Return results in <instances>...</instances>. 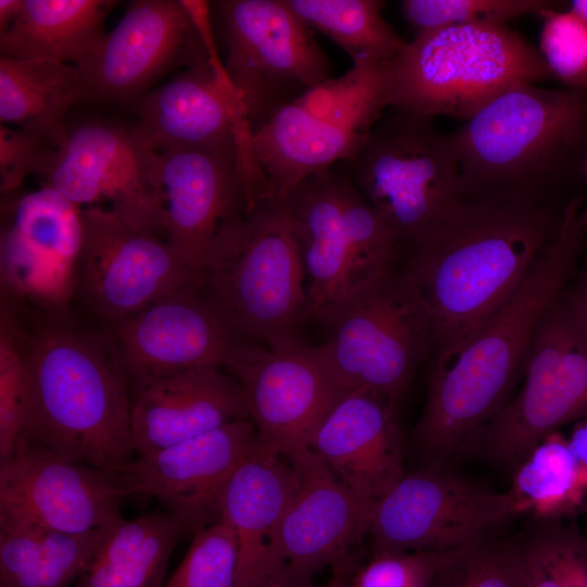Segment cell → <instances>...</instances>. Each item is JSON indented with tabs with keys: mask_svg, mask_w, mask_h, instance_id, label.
I'll return each mask as SVG.
<instances>
[{
	"mask_svg": "<svg viewBox=\"0 0 587 587\" xmlns=\"http://www.w3.org/2000/svg\"><path fill=\"white\" fill-rule=\"evenodd\" d=\"M586 246L587 202L574 193L558 232L512 295L470 336L437 352L413 429L427 465L451 469L473 453L484 427L510 399L535 333L576 275Z\"/></svg>",
	"mask_w": 587,
	"mask_h": 587,
	"instance_id": "6da1fadb",
	"label": "cell"
},
{
	"mask_svg": "<svg viewBox=\"0 0 587 587\" xmlns=\"http://www.w3.org/2000/svg\"><path fill=\"white\" fill-rule=\"evenodd\" d=\"M13 307L27 375L22 436L64 460L127 476L133 399L111 332L71 310Z\"/></svg>",
	"mask_w": 587,
	"mask_h": 587,
	"instance_id": "7a4b0ae2",
	"label": "cell"
},
{
	"mask_svg": "<svg viewBox=\"0 0 587 587\" xmlns=\"http://www.w3.org/2000/svg\"><path fill=\"white\" fill-rule=\"evenodd\" d=\"M567 200L465 196L435 236L403 253L437 352L470 336L512 295L558 232Z\"/></svg>",
	"mask_w": 587,
	"mask_h": 587,
	"instance_id": "3957f363",
	"label": "cell"
},
{
	"mask_svg": "<svg viewBox=\"0 0 587 587\" xmlns=\"http://www.w3.org/2000/svg\"><path fill=\"white\" fill-rule=\"evenodd\" d=\"M450 135L465 196L561 200L587 174V85H516Z\"/></svg>",
	"mask_w": 587,
	"mask_h": 587,
	"instance_id": "277c9868",
	"label": "cell"
},
{
	"mask_svg": "<svg viewBox=\"0 0 587 587\" xmlns=\"http://www.w3.org/2000/svg\"><path fill=\"white\" fill-rule=\"evenodd\" d=\"M199 287L241 339L271 350L303 345L304 274L285 197L260 200L211 249Z\"/></svg>",
	"mask_w": 587,
	"mask_h": 587,
	"instance_id": "5b68a950",
	"label": "cell"
},
{
	"mask_svg": "<svg viewBox=\"0 0 587 587\" xmlns=\"http://www.w3.org/2000/svg\"><path fill=\"white\" fill-rule=\"evenodd\" d=\"M552 77L538 48L507 24L441 26L417 32L389 61V104L465 121L509 88Z\"/></svg>",
	"mask_w": 587,
	"mask_h": 587,
	"instance_id": "8992f818",
	"label": "cell"
},
{
	"mask_svg": "<svg viewBox=\"0 0 587 587\" xmlns=\"http://www.w3.org/2000/svg\"><path fill=\"white\" fill-rule=\"evenodd\" d=\"M348 165L402 253L435 236L465 197L451 135L433 117L397 110L383 115Z\"/></svg>",
	"mask_w": 587,
	"mask_h": 587,
	"instance_id": "52a82bcc",
	"label": "cell"
},
{
	"mask_svg": "<svg viewBox=\"0 0 587 587\" xmlns=\"http://www.w3.org/2000/svg\"><path fill=\"white\" fill-rule=\"evenodd\" d=\"M315 346L336 385L398 401L434 347L426 311L402 267L365 284L321 321Z\"/></svg>",
	"mask_w": 587,
	"mask_h": 587,
	"instance_id": "ba28073f",
	"label": "cell"
},
{
	"mask_svg": "<svg viewBox=\"0 0 587 587\" xmlns=\"http://www.w3.org/2000/svg\"><path fill=\"white\" fill-rule=\"evenodd\" d=\"M519 392L482 430L473 453L513 472L549 436L587 419V327L561 295L545 313Z\"/></svg>",
	"mask_w": 587,
	"mask_h": 587,
	"instance_id": "9c48e42d",
	"label": "cell"
},
{
	"mask_svg": "<svg viewBox=\"0 0 587 587\" xmlns=\"http://www.w3.org/2000/svg\"><path fill=\"white\" fill-rule=\"evenodd\" d=\"M225 45V68L251 133L309 89L332 78V65L284 0L211 3Z\"/></svg>",
	"mask_w": 587,
	"mask_h": 587,
	"instance_id": "30bf717a",
	"label": "cell"
},
{
	"mask_svg": "<svg viewBox=\"0 0 587 587\" xmlns=\"http://www.w3.org/2000/svg\"><path fill=\"white\" fill-rule=\"evenodd\" d=\"M519 514L513 494L494 491L452 469L405 473L373 508L372 554L453 551L494 537Z\"/></svg>",
	"mask_w": 587,
	"mask_h": 587,
	"instance_id": "8fae6325",
	"label": "cell"
},
{
	"mask_svg": "<svg viewBox=\"0 0 587 587\" xmlns=\"http://www.w3.org/2000/svg\"><path fill=\"white\" fill-rule=\"evenodd\" d=\"M85 242L82 209L48 184L1 197V301L72 310Z\"/></svg>",
	"mask_w": 587,
	"mask_h": 587,
	"instance_id": "7c38bea8",
	"label": "cell"
},
{
	"mask_svg": "<svg viewBox=\"0 0 587 587\" xmlns=\"http://www.w3.org/2000/svg\"><path fill=\"white\" fill-rule=\"evenodd\" d=\"M82 212L85 242L73 304L88 323L111 332L153 301L199 283L164 237L102 210Z\"/></svg>",
	"mask_w": 587,
	"mask_h": 587,
	"instance_id": "4fadbf2b",
	"label": "cell"
},
{
	"mask_svg": "<svg viewBox=\"0 0 587 587\" xmlns=\"http://www.w3.org/2000/svg\"><path fill=\"white\" fill-rule=\"evenodd\" d=\"M46 178L82 210H102L133 228L164 237L158 152L134 125L89 121L68 129Z\"/></svg>",
	"mask_w": 587,
	"mask_h": 587,
	"instance_id": "5bb4252c",
	"label": "cell"
},
{
	"mask_svg": "<svg viewBox=\"0 0 587 587\" xmlns=\"http://www.w3.org/2000/svg\"><path fill=\"white\" fill-rule=\"evenodd\" d=\"M140 494L129 476L64 460L23 436L0 459V511L61 533L113 529L122 502Z\"/></svg>",
	"mask_w": 587,
	"mask_h": 587,
	"instance_id": "9a60e30c",
	"label": "cell"
},
{
	"mask_svg": "<svg viewBox=\"0 0 587 587\" xmlns=\"http://www.w3.org/2000/svg\"><path fill=\"white\" fill-rule=\"evenodd\" d=\"M182 0L132 1L110 33L79 63V100L135 102L177 66L207 60Z\"/></svg>",
	"mask_w": 587,
	"mask_h": 587,
	"instance_id": "2e32d148",
	"label": "cell"
},
{
	"mask_svg": "<svg viewBox=\"0 0 587 587\" xmlns=\"http://www.w3.org/2000/svg\"><path fill=\"white\" fill-rule=\"evenodd\" d=\"M224 370L243 391L258 442L285 455L310 448L317 424L342 392L316 348L305 345L271 350L241 340Z\"/></svg>",
	"mask_w": 587,
	"mask_h": 587,
	"instance_id": "e0dca14e",
	"label": "cell"
},
{
	"mask_svg": "<svg viewBox=\"0 0 587 587\" xmlns=\"http://www.w3.org/2000/svg\"><path fill=\"white\" fill-rule=\"evenodd\" d=\"M111 334L133 396L161 378L224 369L233 349L243 340L208 301L199 283L153 301Z\"/></svg>",
	"mask_w": 587,
	"mask_h": 587,
	"instance_id": "ac0fdd59",
	"label": "cell"
},
{
	"mask_svg": "<svg viewBox=\"0 0 587 587\" xmlns=\"http://www.w3.org/2000/svg\"><path fill=\"white\" fill-rule=\"evenodd\" d=\"M157 152L165 240L199 274L217 240L248 214L245 165L239 152Z\"/></svg>",
	"mask_w": 587,
	"mask_h": 587,
	"instance_id": "d6986e66",
	"label": "cell"
},
{
	"mask_svg": "<svg viewBox=\"0 0 587 587\" xmlns=\"http://www.w3.org/2000/svg\"><path fill=\"white\" fill-rule=\"evenodd\" d=\"M297 486L273 539L274 566L287 564L313 577L354 561L351 550L369 534L372 508L362 503L310 448L288 455Z\"/></svg>",
	"mask_w": 587,
	"mask_h": 587,
	"instance_id": "ffe728a7",
	"label": "cell"
},
{
	"mask_svg": "<svg viewBox=\"0 0 587 587\" xmlns=\"http://www.w3.org/2000/svg\"><path fill=\"white\" fill-rule=\"evenodd\" d=\"M258 441L251 419L235 421L199 436L138 454L127 470L165 511L196 533L221 517V498L232 474Z\"/></svg>",
	"mask_w": 587,
	"mask_h": 587,
	"instance_id": "44dd1931",
	"label": "cell"
},
{
	"mask_svg": "<svg viewBox=\"0 0 587 587\" xmlns=\"http://www.w3.org/2000/svg\"><path fill=\"white\" fill-rule=\"evenodd\" d=\"M312 449L370 508L404 476L397 401L367 390H345L317 424Z\"/></svg>",
	"mask_w": 587,
	"mask_h": 587,
	"instance_id": "7402d4cb",
	"label": "cell"
},
{
	"mask_svg": "<svg viewBox=\"0 0 587 587\" xmlns=\"http://www.w3.org/2000/svg\"><path fill=\"white\" fill-rule=\"evenodd\" d=\"M133 104L137 116L134 127L155 151L234 153L252 137L230 80L217 77L209 58Z\"/></svg>",
	"mask_w": 587,
	"mask_h": 587,
	"instance_id": "603a6c76",
	"label": "cell"
},
{
	"mask_svg": "<svg viewBox=\"0 0 587 587\" xmlns=\"http://www.w3.org/2000/svg\"><path fill=\"white\" fill-rule=\"evenodd\" d=\"M245 419L250 416L243 391L224 369L168 376L133 396L134 448L138 454L154 452Z\"/></svg>",
	"mask_w": 587,
	"mask_h": 587,
	"instance_id": "cb8c5ba5",
	"label": "cell"
},
{
	"mask_svg": "<svg viewBox=\"0 0 587 587\" xmlns=\"http://www.w3.org/2000/svg\"><path fill=\"white\" fill-rule=\"evenodd\" d=\"M285 199L303 268L309 317L321 322L367 284L341 218L337 173L320 172Z\"/></svg>",
	"mask_w": 587,
	"mask_h": 587,
	"instance_id": "d4e9b609",
	"label": "cell"
},
{
	"mask_svg": "<svg viewBox=\"0 0 587 587\" xmlns=\"http://www.w3.org/2000/svg\"><path fill=\"white\" fill-rule=\"evenodd\" d=\"M297 480L291 459L258 441L228 479L220 507L238 542L235 587H250L278 566L271 546Z\"/></svg>",
	"mask_w": 587,
	"mask_h": 587,
	"instance_id": "484cf974",
	"label": "cell"
},
{
	"mask_svg": "<svg viewBox=\"0 0 587 587\" xmlns=\"http://www.w3.org/2000/svg\"><path fill=\"white\" fill-rule=\"evenodd\" d=\"M367 135L316 118L291 103L252 134L251 147L273 192L285 197L336 162L351 161Z\"/></svg>",
	"mask_w": 587,
	"mask_h": 587,
	"instance_id": "4316f807",
	"label": "cell"
},
{
	"mask_svg": "<svg viewBox=\"0 0 587 587\" xmlns=\"http://www.w3.org/2000/svg\"><path fill=\"white\" fill-rule=\"evenodd\" d=\"M115 528L67 534L0 511V587L68 586Z\"/></svg>",
	"mask_w": 587,
	"mask_h": 587,
	"instance_id": "83f0119b",
	"label": "cell"
},
{
	"mask_svg": "<svg viewBox=\"0 0 587 587\" xmlns=\"http://www.w3.org/2000/svg\"><path fill=\"white\" fill-rule=\"evenodd\" d=\"M112 0H23L0 35L1 57L79 64L103 37Z\"/></svg>",
	"mask_w": 587,
	"mask_h": 587,
	"instance_id": "f1b7e54d",
	"label": "cell"
},
{
	"mask_svg": "<svg viewBox=\"0 0 587 587\" xmlns=\"http://www.w3.org/2000/svg\"><path fill=\"white\" fill-rule=\"evenodd\" d=\"M76 65L50 60L0 57V121L64 146L65 115L79 100Z\"/></svg>",
	"mask_w": 587,
	"mask_h": 587,
	"instance_id": "f546056e",
	"label": "cell"
},
{
	"mask_svg": "<svg viewBox=\"0 0 587 587\" xmlns=\"http://www.w3.org/2000/svg\"><path fill=\"white\" fill-rule=\"evenodd\" d=\"M185 533L180 521L167 512L124 520L76 587H163L171 555Z\"/></svg>",
	"mask_w": 587,
	"mask_h": 587,
	"instance_id": "4dcf8cb0",
	"label": "cell"
},
{
	"mask_svg": "<svg viewBox=\"0 0 587 587\" xmlns=\"http://www.w3.org/2000/svg\"><path fill=\"white\" fill-rule=\"evenodd\" d=\"M311 29L338 45L353 66L387 63L407 45L383 16L379 0H284Z\"/></svg>",
	"mask_w": 587,
	"mask_h": 587,
	"instance_id": "1f68e13d",
	"label": "cell"
},
{
	"mask_svg": "<svg viewBox=\"0 0 587 587\" xmlns=\"http://www.w3.org/2000/svg\"><path fill=\"white\" fill-rule=\"evenodd\" d=\"M388 63L353 66L297 99L308 114L367 135L389 104Z\"/></svg>",
	"mask_w": 587,
	"mask_h": 587,
	"instance_id": "d6a6232c",
	"label": "cell"
},
{
	"mask_svg": "<svg viewBox=\"0 0 587 587\" xmlns=\"http://www.w3.org/2000/svg\"><path fill=\"white\" fill-rule=\"evenodd\" d=\"M578 462L557 433L544 440L514 472L513 494L519 513L534 512L553 520L572 511L569 496L575 485Z\"/></svg>",
	"mask_w": 587,
	"mask_h": 587,
	"instance_id": "836d02e7",
	"label": "cell"
},
{
	"mask_svg": "<svg viewBox=\"0 0 587 587\" xmlns=\"http://www.w3.org/2000/svg\"><path fill=\"white\" fill-rule=\"evenodd\" d=\"M515 541L526 587H587V538L578 532L544 520Z\"/></svg>",
	"mask_w": 587,
	"mask_h": 587,
	"instance_id": "e575fe53",
	"label": "cell"
},
{
	"mask_svg": "<svg viewBox=\"0 0 587 587\" xmlns=\"http://www.w3.org/2000/svg\"><path fill=\"white\" fill-rule=\"evenodd\" d=\"M432 587H526L516 541L491 537L454 551Z\"/></svg>",
	"mask_w": 587,
	"mask_h": 587,
	"instance_id": "d590c367",
	"label": "cell"
},
{
	"mask_svg": "<svg viewBox=\"0 0 587 587\" xmlns=\"http://www.w3.org/2000/svg\"><path fill=\"white\" fill-rule=\"evenodd\" d=\"M562 4L547 0H403L400 9L417 32L449 25L505 24L525 15H544Z\"/></svg>",
	"mask_w": 587,
	"mask_h": 587,
	"instance_id": "8d00e7d4",
	"label": "cell"
},
{
	"mask_svg": "<svg viewBox=\"0 0 587 587\" xmlns=\"http://www.w3.org/2000/svg\"><path fill=\"white\" fill-rule=\"evenodd\" d=\"M237 563L236 533L221 515L195 533L184 559L163 587H235Z\"/></svg>",
	"mask_w": 587,
	"mask_h": 587,
	"instance_id": "74e56055",
	"label": "cell"
},
{
	"mask_svg": "<svg viewBox=\"0 0 587 587\" xmlns=\"http://www.w3.org/2000/svg\"><path fill=\"white\" fill-rule=\"evenodd\" d=\"M26 398V364L17 313L11 304L1 301L0 459L12 452L22 436Z\"/></svg>",
	"mask_w": 587,
	"mask_h": 587,
	"instance_id": "f35d334b",
	"label": "cell"
},
{
	"mask_svg": "<svg viewBox=\"0 0 587 587\" xmlns=\"http://www.w3.org/2000/svg\"><path fill=\"white\" fill-rule=\"evenodd\" d=\"M538 51L564 87L587 85V23L562 7L542 15Z\"/></svg>",
	"mask_w": 587,
	"mask_h": 587,
	"instance_id": "ab89813d",
	"label": "cell"
},
{
	"mask_svg": "<svg viewBox=\"0 0 587 587\" xmlns=\"http://www.w3.org/2000/svg\"><path fill=\"white\" fill-rule=\"evenodd\" d=\"M454 551L372 554L367 563L353 571L347 587H432Z\"/></svg>",
	"mask_w": 587,
	"mask_h": 587,
	"instance_id": "60d3db41",
	"label": "cell"
},
{
	"mask_svg": "<svg viewBox=\"0 0 587 587\" xmlns=\"http://www.w3.org/2000/svg\"><path fill=\"white\" fill-rule=\"evenodd\" d=\"M63 146L22 128L0 126V191L8 195L20 189L33 174L45 177L54 166Z\"/></svg>",
	"mask_w": 587,
	"mask_h": 587,
	"instance_id": "b9f144b4",
	"label": "cell"
},
{
	"mask_svg": "<svg viewBox=\"0 0 587 587\" xmlns=\"http://www.w3.org/2000/svg\"><path fill=\"white\" fill-rule=\"evenodd\" d=\"M561 297L587 327V270L570 280Z\"/></svg>",
	"mask_w": 587,
	"mask_h": 587,
	"instance_id": "7bdbcfd3",
	"label": "cell"
},
{
	"mask_svg": "<svg viewBox=\"0 0 587 587\" xmlns=\"http://www.w3.org/2000/svg\"><path fill=\"white\" fill-rule=\"evenodd\" d=\"M312 577L287 564H280L250 587H310Z\"/></svg>",
	"mask_w": 587,
	"mask_h": 587,
	"instance_id": "ee69618b",
	"label": "cell"
},
{
	"mask_svg": "<svg viewBox=\"0 0 587 587\" xmlns=\"http://www.w3.org/2000/svg\"><path fill=\"white\" fill-rule=\"evenodd\" d=\"M567 445L577 462L587 464V421L574 430Z\"/></svg>",
	"mask_w": 587,
	"mask_h": 587,
	"instance_id": "f6af8a7d",
	"label": "cell"
},
{
	"mask_svg": "<svg viewBox=\"0 0 587 587\" xmlns=\"http://www.w3.org/2000/svg\"><path fill=\"white\" fill-rule=\"evenodd\" d=\"M355 561H347L332 569V575L325 587H347L354 571Z\"/></svg>",
	"mask_w": 587,
	"mask_h": 587,
	"instance_id": "bcb514c9",
	"label": "cell"
},
{
	"mask_svg": "<svg viewBox=\"0 0 587 587\" xmlns=\"http://www.w3.org/2000/svg\"><path fill=\"white\" fill-rule=\"evenodd\" d=\"M22 5L23 0H0V35L10 27Z\"/></svg>",
	"mask_w": 587,
	"mask_h": 587,
	"instance_id": "7dc6e473",
	"label": "cell"
},
{
	"mask_svg": "<svg viewBox=\"0 0 587 587\" xmlns=\"http://www.w3.org/2000/svg\"><path fill=\"white\" fill-rule=\"evenodd\" d=\"M567 9L577 14L587 23V0H574L567 4Z\"/></svg>",
	"mask_w": 587,
	"mask_h": 587,
	"instance_id": "c3c4849f",
	"label": "cell"
},
{
	"mask_svg": "<svg viewBox=\"0 0 587 587\" xmlns=\"http://www.w3.org/2000/svg\"><path fill=\"white\" fill-rule=\"evenodd\" d=\"M575 485L585 490L587 489V464L578 463Z\"/></svg>",
	"mask_w": 587,
	"mask_h": 587,
	"instance_id": "681fc988",
	"label": "cell"
}]
</instances>
